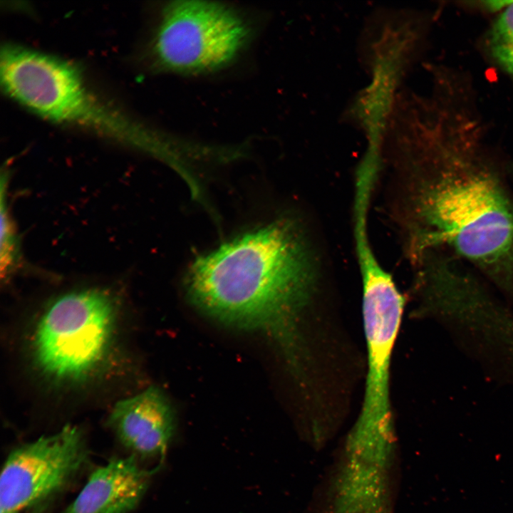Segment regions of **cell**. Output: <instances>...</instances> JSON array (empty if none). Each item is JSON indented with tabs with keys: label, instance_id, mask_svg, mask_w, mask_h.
<instances>
[{
	"label": "cell",
	"instance_id": "6da1fadb",
	"mask_svg": "<svg viewBox=\"0 0 513 513\" xmlns=\"http://www.w3.org/2000/svg\"><path fill=\"white\" fill-rule=\"evenodd\" d=\"M455 110L438 118L398 179V219L412 262L449 251L513 293V200L480 152V123Z\"/></svg>",
	"mask_w": 513,
	"mask_h": 513
},
{
	"label": "cell",
	"instance_id": "7a4b0ae2",
	"mask_svg": "<svg viewBox=\"0 0 513 513\" xmlns=\"http://www.w3.org/2000/svg\"><path fill=\"white\" fill-rule=\"evenodd\" d=\"M320 262L301 224L283 217L199 256L186 288L210 317L266 333L298 373L301 315L316 291Z\"/></svg>",
	"mask_w": 513,
	"mask_h": 513
},
{
	"label": "cell",
	"instance_id": "3957f363",
	"mask_svg": "<svg viewBox=\"0 0 513 513\" xmlns=\"http://www.w3.org/2000/svg\"><path fill=\"white\" fill-rule=\"evenodd\" d=\"M117 308L114 295L99 288L54 299L37 321L31 338L36 370L59 385H80L96 375L114 346Z\"/></svg>",
	"mask_w": 513,
	"mask_h": 513
},
{
	"label": "cell",
	"instance_id": "277c9868",
	"mask_svg": "<svg viewBox=\"0 0 513 513\" xmlns=\"http://www.w3.org/2000/svg\"><path fill=\"white\" fill-rule=\"evenodd\" d=\"M252 36L249 20L232 6L173 1L162 9L150 53L159 71L182 76L209 74L235 62Z\"/></svg>",
	"mask_w": 513,
	"mask_h": 513
},
{
	"label": "cell",
	"instance_id": "5b68a950",
	"mask_svg": "<svg viewBox=\"0 0 513 513\" xmlns=\"http://www.w3.org/2000/svg\"><path fill=\"white\" fill-rule=\"evenodd\" d=\"M81 430L67 425L58 432L14 448L0 476V513H22L65 490L88 462Z\"/></svg>",
	"mask_w": 513,
	"mask_h": 513
},
{
	"label": "cell",
	"instance_id": "8992f818",
	"mask_svg": "<svg viewBox=\"0 0 513 513\" xmlns=\"http://www.w3.org/2000/svg\"><path fill=\"white\" fill-rule=\"evenodd\" d=\"M7 95L33 113L60 123L83 125L103 133L113 110L88 90L70 63L32 49L19 53L5 80Z\"/></svg>",
	"mask_w": 513,
	"mask_h": 513
},
{
	"label": "cell",
	"instance_id": "52a82bcc",
	"mask_svg": "<svg viewBox=\"0 0 513 513\" xmlns=\"http://www.w3.org/2000/svg\"><path fill=\"white\" fill-rule=\"evenodd\" d=\"M362 283L368 373L362 408L351 430L370 437H391L390 367L405 301L390 274L369 277Z\"/></svg>",
	"mask_w": 513,
	"mask_h": 513
},
{
	"label": "cell",
	"instance_id": "ba28073f",
	"mask_svg": "<svg viewBox=\"0 0 513 513\" xmlns=\"http://www.w3.org/2000/svg\"><path fill=\"white\" fill-rule=\"evenodd\" d=\"M108 422L121 444L141 457L162 456L175 425L170 403L154 386L116 403Z\"/></svg>",
	"mask_w": 513,
	"mask_h": 513
},
{
	"label": "cell",
	"instance_id": "9c48e42d",
	"mask_svg": "<svg viewBox=\"0 0 513 513\" xmlns=\"http://www.w3.org/2000/svg\"><path fill=\"white\" fill-rule=\"evenodd\" d=\"M152 472L133 455L113 458L92 472L61 513H130L145 494Z\"/></svg>",
	"mask_w": 513,
	"mask_h": 513
},
{
	"label": "cell",
	"instance_id": "30bf717a",
	"mask_svg": "<svg viewBox=\"0 0 513 513\" xmlns=\"http://www.w3.org/2000/svg\"><path fill=\"white\" fill-rule=\"evenodd\" d=\"M487 46L494 61L513 78V2L492 25Z\"/></svg>",
	"mask_w": 513,
	"mask_h": 513
},
{
	"label": "cell",
	"instance_id": "8fae6325",
	"mask_svg": "<svg viewBox=\"0 0 513 513\" xmlns=\"http://www.w3.org/2000/svg\"><path fill=\"white\" fill-rule=\"evenodd\" d=\"M6 175L1 177V249L0 268L1 279H7L20 263V250L17 235L6 204Z\"/></svg>",
	"mask_w": 513,
	"mask_h": 513
},
{
	"label": "cell",
	"instance_id": "7c38bea8",
	"mask_svg": "<svg viewBox=\"0 0 513 513\" xmlns=\"http://www.w3.org/2000/svg\"><path fill=\"white\" fill-rule=\"evenodd\" d=\"M513 1H481V6L489 11H502L507 8Z\"/></svg>",
	"mask_w": 513,
	"mask_h": 513
},
{
	"label": "cell",
	"instance_id": "4fadbf2b",
	"mask_svg": "<svg viewBox=\"0 0 513 513\" xmlns=\"http://www.w3.org/2000/svg\"><path fill=\"white\" fill-rule=\"evenodd\" d=\"M347 439L351 440H352L350 438H347ZM355 441H358V440H355ZM359 442H363V441H359ZM370 443H375V442H370ZM375 444H382V443H375ZM383 445H388V444H383ZM388 445H395V444H388Z\"/></svg>",
	"mask_w": 513,
	"mask_h": 513
}]
</instances>
